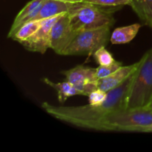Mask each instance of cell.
Instances as JSON below:
<instances>
[{
    "label": "cell",
    "instance_id": "cell-1",
    "mask_svg": "<svg viewBox=\"0 0 152 152\" xmlns=\"http://www.w3.org/2000/svg\"><path fill=\"white\" fill-rule=\"evenodd\" d=\"M136 72V71H135ZM134 74L120 86L108 92L96 88L88 95V105L81 106L54 105L43 102L42 108L54 118L83 129L92 126L112 111L127 108V98Z\"/></svg>",
    "mask_w": 152,
    "mask_h": 152
},
{
    "label": "cell",
    "instance_id": "cell-2",
    "mask_svg": "<svg viewBox=\"0 0 152 152\" xmlns=\"http://www.w3.org/2000/svg\"><path fill=\"white\" fill-rule=\"evenodd\" d=\"M152 123V110L148 108H126L112 111L92 126V130L102 132H144Z\"/></svg>",
    "mask_w": 152,
    "mask_h": 152
},
{
    "label": "cell",
    "instance_id": "cell-3",
    "mask_svg": "<svg viewBox=\"0 0 152 152\" xmlns=\"http://www.w3.org/2000/svg\"><path fill=\"white\" fill-rule=\"evenodd\" d=\"M121 7H107L80 1L73 3L68 10L71 23L77 32L102 27H112L114 11Z\"/></svg>",
    "mask_w": 152,
    "mask_h": 152
},
{
    "label": "cell",
    "instance_id": "cell-4",
    "mask_svg": "<svg viewBox=\"0 0 152 152\" xmlns=\"http://www.w3.org/2000/svg\"><path fill=\"white\" fill-rule=\"evenodd\" d=\"M152 100V50L140 59L127 98V108H146Z\"/></svg>",
    "mask_w": 152,
    "mask_h": 152
},
{
    "label": "cell",
    "instance_id": "cell-5",
    "mask_svg": "<svg viewBox=\"0 0 152 152\" xmlns=\"http://www.w3.org/2000/svg\"><path fill=\"white\" fill-rule=\"evenodd\" d=\"M111 28L105 26L81 31L64 50L62 55H93L96 50L108 44V40L111 38Z\"/></svg>",
    "mask_w": 152,
    "mask_h": 152
},
{
    "label": "cell",
    "instance_id": "cell-6",
    "mask_svg": "<svg viewBox=\"0 0 152 152\" xmlns=\"http://www.w3.org/2000/svg\"><path fill=\"white\" fill-rule=\"evenodd\" d=\"M78 34L71 25L68 13H63L51 28L50 48L57 54L62 55L64 50L71 44Z\"/></svg>",
    "mask_w": 152,
    "mask_h": 152
},
{
    "label": "cell",
    "instance_id": "cell-7",
    "mask_svg": "<svg viewBox=\"0 0 152 152\" xmlns=\"http://www.w3.org/2000/svg\"><path fill=\"white\" fill-rule=\"evenodd\" d=\"M62 74L67 81L74 85L83 96H88L92 91L97 88L96 68L80 65L68 71H62Z\"/></svg>",
    "mask_w": 152,
    "mask_h": 152
},
{
    "label": "cell",
    "instance_id": "cell-8",
    "mask_svg": "<svg viewBox=\"0 0 152 152\" xmlns=\"http://www.w3.org/2000/svg\"><path fill=\"white\" fill-rule=\"evenodd\" d=\"M61 15L45 19L42 26L33 35L27 39L21 42L20 44L29 51L40 53H45L48 49L50 48V32L52 27Z\"/></svg>",
    "mask_w": 152,
    "mask_h": 152
},
{
    "label": "cell",
    "instance_id": "cell-9",
    "mask_svg": "<svg viewBox=\"0 0 152 152\" xmlns=\"http://www.w3.org/2000/svg\"><path fill=\"white\" fill-rule=\"evenodd\" d=\"M140 65V59L138 62L126 66H121L118 70L104 78L99 79L96 82L97 88L101 89L105 92L118 87L124 83L132 74L135 73Z\"/></svg>",
    "mask_w": 152,
    "mask_h": 152
},
{
    "label": "cell",
    "instance_id": "cell-10",
    "mask_svg": "<svg viewBox=\"0 0 152 152\" xmlns=\"http://www.w3.org/2000/svg\"><path fill=\"white\" fill-rule=\"evenodd\" d=\"M72 4L59 0H45L34 20L50 19L62 13H68Z\"/></svg>",
    "mask_w": 152,
    "mask_h": 152
},
{
    "label": "cell",
    "instance_id": "cell-11",
    "mask_svg": "<svg viewBox=\"0 0 152 152\" xmlns=\"http://www.w3.org/2000/svg\"><path fill=\"white\" fill-rule=\"evenodd\" d=\"M140 28L141 24L135 23L116 28L111 34L110 40L114 45L126 44L132 41L136 37Z\"/></svg>",
    "mask_w": 152,
    "mask_h": 152
},
{
    "label": "cell",
    "instance_id": "cell-12",
    "mask_svg": "<svg viewBox=\"0 0 152 152\" xmlns=\"http://www.w3.org/2000/svg\"><path fill=\"white\" fill-rule=\"evenodd\" d=\"M42 81L45 84L48 85L51 88L56 90L57 92L58 99L61 103H64L68 99V97L75 95H82L81 92L74 85L68 81L62 82V83H55L48 78L42 79Z\"/></svg>",
    "mask_w": 152,
    "mask_h": 152
},
{
    "label": "cell",
    "instance_id": "cell-13",
    "mask_svg": "<svg viewBox=\"0 0 152 152\" xmlns=\"http://www.w3.org/2000/svg\"><path fill=\"white\" fill-rule=\"evenodd\" d=\"M131 7L142 23L152 25V0H132Z\"/></svg>",
    "mask_w": 152,
    "mask_h": 152
},
{
    "label": "cell",
    "instance_id": "cell-14",
    "mask_svg": "<svg viewBox=\"0 0 152 152\" xmlns=\"http://www.w3.org/2000/svg\"><path fill=\"white\" fill-rule=\"evenodd\" d=\"M45 20V19H38L27 22L22 25L10 39L20 43L21 42L27 39L31 35H33L42 26Z\"/></svg>",
    "mask_w": 152,
    "mask_h": 152
},
{
    "label": "cell",
    "instance_id": "cell-15",
    "mask_svg": "<svg viewBox=\"0 0 152 152\" xmlns=\"http://www.w3.org/2000/svg\"><path fill=\"white\" fill-rule=\"evenodd\" d=\"M45 0H31V1H29L28 3H27L25 4V7L20 10L19 13L16 15V18H15L14 21H13V25H11V28H10V31H9L8 34H7V37H10L12 33L13 32L16 28L17 27V25H19V22L22 20L25 17H26L27 16H28L29 14H31L32 12H34V10L37 8H38L42 4L45 2Z\"/></svg>",
    "mask_w": 152,
    "mask_h": 152
},
{
    "label": "cell",
    "instance_id": "cell-16",
    "mask_svg": "<svg viewBox=\"0 0 152 152\" xmlns=\"http://www.w3.org/2000/svg\"><path fill=\"white\" fill-rule=\"evenodd\" d=\"M93 55L95 60L99 65H109L116 62L111 53L105 48V46L96 50Z\"/></svg>",
    "mask_w": 152,
    "mask_h": 152
},
{
    "label": "cell",
    "instance_id": "cell-17",
    "mask_svg": "<svg viewBox=\"0 0 152 152\" xmlns=\"http://www.w3.org/2000/svg\"><path fill=\"white\" fill-rule=\"evenodd\" d=\"M121 66H123V64L121 62L116 61L114 63L109 65H99L98 68H96V77L97 79H102L104 77H106L108 76L111 75L114 72H115Z\"/></svg>",
    "mask_w": 152,
    "mask_h": 152
},
{
    "label": "cell",
    "instance_id": "cell-18",
    "mask_svg": "<svg viewBox=\"0 0 152 152\" xmlns=\"http://www.w3.org/2000/svg\"><path fill=\"white\" fill-rule=\"evenodd\" d=\"M83 1L107 7H122L132 4V0H84Z\"/></svg>",
    "mask_w": 152,
    "mask_h": 152
},
{
    "label": "cell",
    "instance_id": "cell-19",
    "mask_svg": "<svg viewBox=\"0 0 152 152\" xmlns=\"http://www.w3.org/2000/svg\"><path fill=\"white\" fill-rule=\"evenodd\" d=\"M151 132H152V123L145 128L143 133H151Z\"/></svg>",
    "mask_w": 152,
    "mask_h": 152
},
{
    "label": "cell",
    "instance_id": "cell-20",
    "mask_svg": "<svg viewBox=\"0 0 152 152\" xmlns=\"http://www.w3.org/2000/svg\"><path fill=\"white\" fill-rule=\"evenodd\" d=\"M59 1H66V2H71V3H76V2L83 1L84 0H59Z\"/></svg>",
    "mask_w": 152,
    "mask_h": 152
},
{
    "label": "cell",
    "instance_id": "cell-21",
    "mask_svg": "<svg viewBox=\"0 0 152 152\" xmlns=\"http://www.w3.org/2000/svg\"><path fill=\"white\" fill-rule=\"evenodd\" d=\"M146 108H148V109L152 110V100H151V102H150V104H149V105H148V106Z\"/></svg>",
    "mask_w": 152,
    "mask_h": 152
},
{
    "label": "cell",
    "instance_id": "cell-22",
    "mask_svg": "<svg viewBox=\"0 0 152 152\" xmlns=\"http://www.w3.org/2000/svg\"><path fill=\"white\" fill-rule=\"evenodd\" d=\"M151 28H152V25H151Z\"/></svg>",
    "mask_w": 152,
    "mask_h": 152
}]
</instances>
